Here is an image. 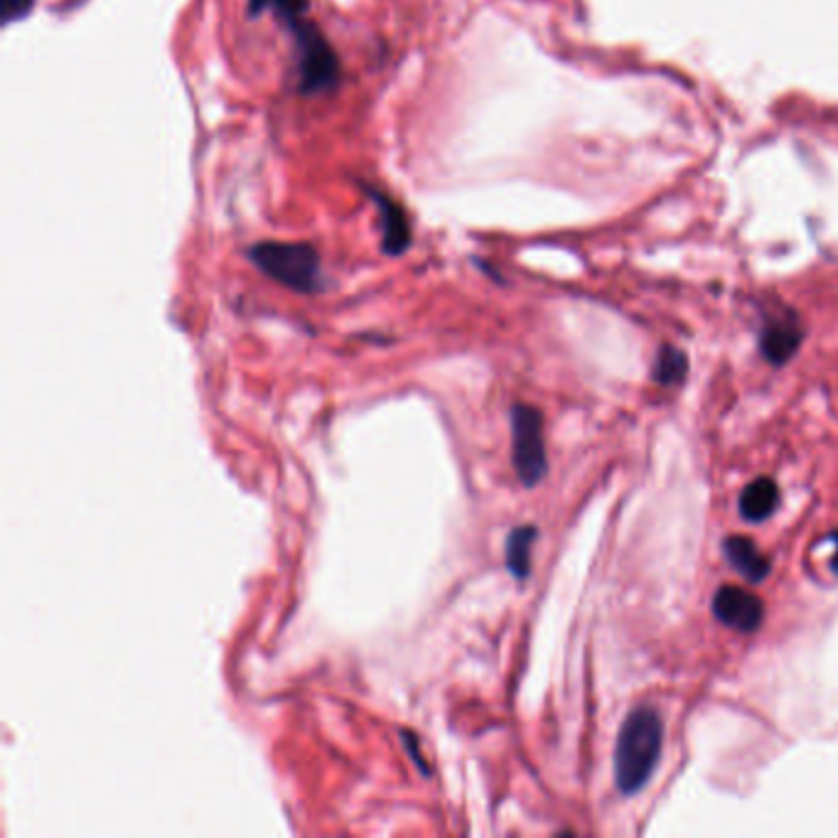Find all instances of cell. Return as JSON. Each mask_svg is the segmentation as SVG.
<instances>
[{
	"instance_id": "obj_1",
	"label": "cell",
	"mask_w": 838,
	"mask_h": 838,
	"mask_svg": "<svg viewBox=\"0 0 838 838\" xmlns=\"http://www.w3.org/2000/svg\"><path fill=\"white\" fill-rule=\"evenodd\" d=\"M664 748V721L652 706H637L622 723L615 745V784L625 797L652 780Z\"/></svg>"
},
{
	"instance_id": "obj_2",
	"label": "cell",
	"mask_w": 838,
	"mask_h": 838,
	"mask_svg": "<svg viewBox=\"0 0 838 838\" xmlns=\"http://www.w3.org/2000/svg\"><path fill=\"white\" fill-rule=\"evenodd\" d=\"M249 259L276 283L298 293H318L325 286L318 251L310 244L293 241H261L249 251Z\"/></svg>"
},
{
	"instance_id": "obj_3",
	"label": "cell",
	"mask_w": 838,
	"mask_h": 838,
	"mask_svg": "<svg viewBox=\"0 0 838 838\" xmlns=\"http://www.w3.org/2000/svg\"><path fill=\"white\" fill-rule=\"evenodd\" d=\"M512 463L524 487H536L549 472L544 445V418L539 408L517 404L512 408Z\"/></svg>"
},
{
	"instance_id": "obj_4",
	"label": "cell",
	"mask_w": 838,
	"mask_h": 838,
	"mask_svg": "<svg viewBox=\"0 0 838 838\" xmlns=\"http://www.w3.org/2000/svg\"><path fill=\"white\" fill-rule=\"evenodd\" d=\"M290 28L298 37V69H300V91L305 94H320V91L332 89L340 79V62H337L335 50L325 35L318 30V25L298 20Z\"/></svg>"
},
{
	"instance_id": "obj_5",
	"label": "cell",
	"mask_w": 838,
	"mask_h": 838,
	"mask_svg": "<svg viewBox=\"0 0 838 838\" xmlns=\"http://www.w3.org/2000/svg\"><path fill=\"white\" fill-rule=\"evenodd\" d=\"M713 615L730 630L750 635L765 620V603L740 585H723L713 595Z\"/></svg>"
},
{
	"instance_id": "obj_6",
	"label": "cell",
	"mask_w": 838,
	"mask_h": 838,
	"mask_svg": "<svg viewBox=\"0 0 838 838\" xmlns=\"http://www.w3.org/2000/svg\"><path fill=\"white\" fill-rule=\"evenodd\" d=\"M804 340L802 322L794 313H780L772 315L765 322L760 332V352L775 367L787 364L794 354L799 352V345Z\"/></svg>"
},
{
	"instance_id": "obj_7",
	"label": "cell",
	"mask_w": 838,
	"mask_h": 838,
	"mask_svg": "<svg viewBox=\"0 0 838 838\" xmlns=\"http://www.w3.org/2000/svg\"><path fill=\"white\" fill-rule=\"evenodd\" d=\"M369 195H372L376 207H379L381 234H384V239H381V249H384L389 256L404 254L408 246H411V227H408L404 209H401L394 200H389V197L379 195V192L369 190Z\"/></svg>"
},
{
	"instance_id": "obj_8",
	"label": "cell",
	"mask_w": 838,
	"mask_h": 838,
	"mask_svg": "<svg viewBox=\"0 0 838 838\" xmlns=\"http://www.w3.org/2000/svg\"><path fill=\"white\" fill-rule=\"evenodd\" d=\"M723 553L730 566L750 583H762L770 576V558L757 549L755 541L748 536H728L723 541Z\"/></svg>"
},
{
	"instance_id": "obj_9",
	"label": "cell",
	"mask_w": 838,
	"mask_h": 838,
	"mask_svg": "<svg viewBox=\"0 0 838 838\" xmlns=\"http://www.w3.org/2000/svg\"><path fill=\"white\" fill-rule=\"evenodd\" d=\"M777 504H780V487L772 477H757L752 480L743 492H740L738 509L740 517L745 521H752V524H760V521L770 519L775 514Z\"/></svg>"
},
{
	"instance_id": "obj_10",
	"label": "cell",
	"mask_w": 838,
	"mask_h": 838,
	"mask_svg": "<svg viewBox=\"0 0 838 838\" xmlns=\"http://www.w3.org/2000/svg\"><path fill=\"white\" fill-rule=\"evenodd\" d=\"M536 539H539V529L531 524L517 526L509 531L507 546H504V561H507V571L517 580H526L531 573V551H534Z\"/></svg>"
},
{
	"instance_id": "obj_11",
	"label": "cell",
	"mask_w": 838,
	"mask_h": 838,
	"mask_svg": "<svg viewBox=\"0 0 838 838\" xmlns=\"http://www.w3.org/2000/svg\"><path fill=\"white\" fill-rule=\"evenodd\" d=\"M686 374H689V357L679 347H659L657 359H654L652 379L659 386H676L686 379Z\"/></svg>"
},
{
	"instance_id": "obj_12",
	"label": "cell",
	"mask_w": 838,
	"mask_h": 838,
	"mask_svg": "<svg viewBox=\"0 0 838 838\" xmlns=\"http://www.w3.org/2000/svg\"><path fill=\"white\" fill-rule=\"evenodd\" d=\"M271 3L273 8H276V13L281 15L288 25L303 20L305 10H308V0H271Z\"/></svg>"
},
{
	"instance_id": "obj_13",
	"label": "cell",
	"mask_w": 838,
	"mask_h": 838,
	"mask_svg": "<svg viewBox=\"0 0 838 838\" xmlns=\"http://www.w3.org/2000/svg\"><path fill=\"white\" fill-rule=\"evenodd\" d=\"M32 3L35 0H0V5H3V23L10 25L15 20L25 18L32 10Z\"/></svg>"
},
{
	"instance_id": "obj_14",
	"label": "cell",
	"mask_w": 838,
	"mask_h": 838,
	"mask_svg": "<svg viewBox=\"0 0 838 838\" xmlns=\"http://www.w3.org/2000/svg\"><path fill=\"white\" fill-rule=\"evenodd\" d=\"M401 738H404V745L408 750V755L413 757V762L418 765V770H421V775H431V770H428V765L423 762V755H421V743H418L416 735L406 733V730H401Z\"/></svg>"
},
{
	"instance_id": "obj_15",
	"label": "cell",
	"mask_w": 838,
	"mask_h": 838,
	"mask_svg": "<svg viewBox=\"0 0 838 838\" xmlns=\"http://www.w3.org/2000/svg\"><path fill=\"white\" fill-rule=\"evenodd\" d=\"M831 541H834V546H836L834 558H831V568H834L836 576H838V531H834V534H831Z\"/></svg>"
},
{
	"instance_id": "obj_16",
	"label": "cell",
	"mask_w": 838,
	"mask_h": 838,
	"mask_svg": "<svg viewBox=\"0 0 838 838\" xmlns=\"http://www.w3.org/2000/svg\"><path fill=\"white\" fill-rule=\"evenodd\" d=\"M249 3H251V13H261L271 0H249Z\"/></svg>"
}]
</instances>
